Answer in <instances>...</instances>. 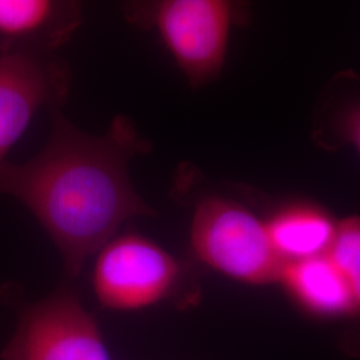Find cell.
<instances>
[{"instance_id": "obj_1", "label": "cell", "mask_w": 360, "mask_h": 360, "mask_svg": "<svg viewBox=\"0 0 360 360\" xmlns=\"http://www.w3.org/2000/svg\"><path fill=\"white\" fill-rule=\"evenodd\" d=\"M126 116L102 135H89L58 114L50 141L23 165L0 166V195L26 206L50 235L75 276L84 262L129 219L155 217L129 179V160L148 153Z\"/></svg>"}, {"instance_id": "obj_2", "label": "cell", "mask_w": 360, "mask_h": 360, "mask_svg": "<svg viewBox=\"0 0 360 360\" xmlns=\"http://www.w3.org/2000/svg\"><path fill=\"white\" fill-rule=\"evenodd\" d=\"M190 243L202 263L238 282H281L284 263L272 247L266 221L235 200L202 198L193 208Z\"/></svg>"}, {"instance_id": "obj_3", "label": "cell", "mask_w": 360, "mask_h": 360, "mask_svg": "<svg viewBox=\"0 0 360 360\" xmlns=\"http://www.w3.org/2000/svg\"><path fill=\"white\" fill-rule=\"evenodd\" d=\"M129 16L153 28L193 89L220 75L236 16L226 0H158L135 3Z\"/></svg>"}, {"instance_id": "obj_4", "label": "cell", "mask_w": 360, "mask_h": 360, "mask_svg": "<svg viewBox=\"0 0 360 360\" xmlns=\"http://www.w3.org/2000/svg\"><path fill=\"white\" fill-rule=\"evenodd\" d=\"M180 276L179 262L165 248L139 233H124L99 250L92 284L105 309L136 311L174 294Z\"/></svg>"}, {"instance_id": "obj_5", "label": "cell", "mask_w": 360, "mask_h": 360, "mask_svg": "<svg viewBox=\"0 0 360 360\" xmlns=\"http://www.w3.org/2000/svg\"><path fill=\"white\" fill-rule=\"evenodd\" d=\"M3 360H111L92 315L68 290L23 309Z\"/></svg>"}, {"instance_id": "obj_6", "label": "cell", "mask_w": 360, "mask_h": 360, "mask_svg": "<svg viewBox=\"0 0 360 360\" xmlns=\"http://www.w3.org/2000/svg\"><path fill=\"white\" fill-rule=\"evenodd\" d=\"M70 77L60 63L34 52L0 56V166L43 105L63 103Z\"/></svg>"}, {"instance_id": "obj_7", "label": "cell", "mask_w": 360, "mask_h": 360, "mask_svg": "<svg viewBox=\"0 0 360 360\" xmlns=\"http://www.w3.org/2000/svg\"><path fill=\"white\" fill-rule=\"evenodd\" d=\"M297 303L321 316L359 314L351 288L328 255L284 264L281 282Z\"/></svg>"}, {"instance_id": "obj_8", "label": "cell", "mask_w": 360, "mask_h": 360, "mask_svg": "<svg viewBox=\"0 0 360 360\" xmlns=\"http://www.w3.org/2000/svg\"><path fill=\"white\" fill-rule=\"evenodd\" d=\"M336 224L322 208L302 203L281 208L266 221L272 247L284 264L327 255Z\"/></svg>"}, {"instance_id": "obj_9", "label": "cell", "mask_w": 360, "mask_h": 360, "mask_svg": "<svg viewBox=\"0 0 360 360\" xmlns=\"http://www.w3.org/2000/svg\"><path fill=\"white\" fill-rule=\"evenodd\" d=\"M74 3L51 0H0V35L27 38L47 37L50 47L60 46L79 26Z\"/></svg>"}, {"instance_id": "obj_10", "label": "cell", "mask_w": 360, "mask_h": 360, "mask_svg": "<svg viewBox=\"0 0 360 360\" xmlns=\"http://www.w3.org/2000/svg\"><path fill=\"white\" fill-rule=\"evenodd\" d=\"M327 255L345 276L360 312V217H349L336 224Z\"/></svg>"}, {"instance_id": "obj_11", "label": "cell", "mask_w": 360, "mask_h": 360, "mask_svg": "<svg viewBox=\"0 0 360 360\" xmlns=\"http://www.w3.org/2000/svg\"><path fill=\"white\" fill-rule=\"evenodd\" d=\"M336 134L351 144L360 156V101L349 104L336 120Z\"/></svg>"}]
</instances>
